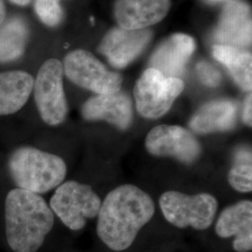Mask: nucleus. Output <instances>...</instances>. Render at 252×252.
Wrapping results in <instances>:
<instances>
[{
	"instance_id": "6",
	"label": "nucleus",
	"mask_w": 252,
	"mask_h": 252,
	"mask_svg": "<svg viewBox=\"0 0 252 252\" xmlns=\"http://www.w3.org/2000/svg\"><path fill=\"white\" fill-rule=\"evenodd\" d=\"M184 89L180 78H169L153 67L148 68L137 80L134 89L138 113L146 119L164 115Z\"/></svg>"
},
{
	"instance_id": "24",
	"label": "nucleus",
	"mask_w": 252,
	"mask_h": 252,
	"mask_svg": "<svg viewBox=\"0 0 252 252\" xmlns=\"http://www.w3.org/2000/svg\"><path fill=\"white\" fill-rule=\"evenodd\" d=\"M6 15V9H5V4L3 2V0H0V26L2 25L4 19Z\"/></svg>"
},
{
	"instance_id": "2",
	"label": "nucleus",
	"mask_w": 252,
	"mask_h": 252,
	"mask_svg": "<svg viewBox=\"0 0 252 252\" xmlns=\"http://www.w3.org/2000/svg\"><path fill=\"white\" fill-rule=\"evenodd\" d=\"M6 236L15 252H36L53 229L54 213L40 195L26 189L10 190L5 203Z\"/></svg>"
},
{
	"instance_id": "16",
	"label": "nucleus",
	"mask_w": 252,
	"mask_h": 252,
	"mask_svg": "<svg viewBox=\"0 0 252 252\" xmlns=\"http://www.w3.org/2000/svg\"><path fill=\"white\" fill-rule=\"evenodd\" d=\"M236 119V106L232 101H214L199 108L189 122L197 134H210L232 129Z\"/></svg>"
},
{
	"instance_id": "11",
	"label": "nucleus",
	"mask_w": 252,
	"mask_h": 252,
	"mask_svg": "<svg viewBox=\"0 0 252 252\" xmlns=\"http://www.w3.org/2000/svg\"><path fill=\"white\" fill-rule=\"evenodd\" d=\"M171 7V0H117L114 15L121 28L141 30L158 24Z\"/></svg>"
},
{
	"instance_id": "18",
	"label": "nucleus",
	"mask_w": 252,
	"mask_h": 252,
	"mask_svg": "<svg viewBox=\"0 0 252 252\" xmlns=\"http://www.w3.org/2000/svg\"><path fill=\"white\" fill-rule=\"evenodd\" d=\"M213 56L224 64L235 82L247 92L252 87V56L251 53L233 46L218 44L213 47Z\"/></svg>"
},
{
	"instance_id": "15",
	"label": "nucleus",
	"mask_w": 252,
	"mask_h": 252,
	"mask_svg": "<svg viewBox=\"0 0 252 252\" xmlns=\"http://www.w3.org/2000/svg\"><path fill=\"white\" fill-rule=\"evenodd\" d=\"M195 50V41L185 34H175L160 46L151 58V67L163 76L179 78Z\"/></svg>"
},
{
	"instance_id": "9",
	"label": "nucleus",
	"mask_w": 252,
	"mask_h": 252,
	"mask_svg": "<svg viewBox=\"0 0 252 252\" xmlns=\"http://www.w3.org/2000/svg\"><path fill=\"white\" fill-rule=\"evenodd\" d=\"M145 145L154 156L173 157L190 163L198 158L201 146L189 130L178 126H156L147 135Z\"/></svg>"
},
{
	"instance_id": "13",
	"label": "nucleus",
	"mask_w": 252,
	"mask_h": 252,
	"mask_svg": "<svg viewBox=\"0 0 252 252\" xmlns=\"http://www.w3.org/2000/svg\"><path fill=\"white\" fill-rule=\"evenodd\" d=\"M215 38L222 45L236 48L252 44V15L250 7L240 1H231L222 10Z\"/></svg>"
},
{
	"instance_id": "22",
	"label": "nucleus",
	"mask_w": 252,
	"mask_h": 252,
	"mask_svg": "<svg viewBox=\"0 0 252 252\" xmlns=\"http://www.w3.org/2000/svg\"><path fill=\"white\" fill-rule=\"evenodd\" d=\"M197 73L202 82L210 87H216L221 80L220 73L207 62H201L197 64Z\"/></svg>"
},
{
	"instance_id": "8",
	"label": "nucleus",
	"mask_w": 252,
	"mask_h": 252,
	"mask_svg": "<svg viewBox=\"0 0 252 252\" xmlns=\"http://www.w3.org/2000/svg\"><path fill=\"white\" fill-rule=\"evenodd\" d=\"M63 68V73L73 83L97 94L116 93L122 86L121 75L109 71L85 50H75L67 54Z\"/></svg>"
},
{
	"instance_id": "25",
	"label": "nucleus",
	"mask_w": 252,
	"mask_h": 252,
	"mask_svg": "<svg viewBox=\"0 0 252 252\" xmlns=\"http://www.w3.org/2000/svg\"><path fill=\"white\" fill-rule=\"evenodd\" d=\"M9 1L11 3L15 4V5H18V6H21V7H25V6H27L30 3L31 0H9Z\"/></svg>"
},
{
	"instance_id": "10",
	"label": "nucleus",
	"mask_w": 252,
	"mask_h": 252,
	"mask_svg": "<svg viewBox=\"0 0 252 252\" xmlns=\"http://www.w3.org/2000/svg\"><path fill=\"white\" fill-rule=\"evenodd\" d=\"M151 38L152 32L148 29L114 28L103 38L100 44V53L108 58L112 66L125 68L142 53Z\"/></svg>"
},
{
	"instance_id": "4",
	"label": "nucleus",
	"mask_w": 252,
	"mask_h": 252,
	"mask_svg": "<svg viewBox=\"0 0 252 252\" xmlns=\"http://www.w3.org/2000/svg\"><path fill=\"white\" fill-rule=\"evenodd\" d=\"M159 204L171 224L179 228L190 226L196 230H206L211 225L218 209L217 199L208 193L187 195L170 190L162 193Z\"/></svg>"
},
{
	"instance_id": "20",
	"label": "nucleus",
	"mask_w": 252,
	"mask_h": 252,
	"mask_svg": "<svg viewBox=\"0 0 252 252\" xmlns=\"http://www.w3.org/2000/svg\"><path fill=\"white\" fill-rule=\"evenodd\" d=\"M252 152L247 149L235 153L234 165L228 174V181L234 189L249 192L252 189Z\"/></svg>"
},
{
	"instance_id": "23",
	"label": "nucleus",
	"mask_w": 252,
	"mask_h": 252,
	"mask_svg": "<svg viewBox=\"0 0 252 252\" xmlns=\"http://www.w3.org/2000/svg\"><path fill=\"white\" fill-rule=\"evenodd\" d=\"M252 94H250L246 102H245V107H244V112H243V121L244 123L250 127H252Z\"/></svg>"
},
{
	"instance_id": "19",
	"label": "nucleus",
	"mask_w": 252,
	"mask_h": 252,
	"mask_svg": "<svg viewBox=\"0 0 252 252\" xmlns=\"http://www.w3.org/2000/svg\"><path fill=\"white\" fill-rule=\"evenodd\" d=\"M28 28L22 18L9 19L0 27V63L17 60L26 50Z\"/></svg>"
},
{
	"instance_id": "17",
	"label": "nucleus",
	"mask_w": 252,
	"mask_h": 252,
	"mask_svg": "<svg viewBox=\"0 0 252 252\" xmlns=\"http://www.w3.org/2000/svg\"><path fill=\"white\" fill-rule=\"evenodd\" d=\"M33 87L34 79L27 72L0 73V116L13 114L23 108Z\"/></svg>"
},
{
	"instance_id": "14",
	"label": "nucleus",
	"mask_w": 252,
	"mask_h": 252,
	"mask_svg": "<svg viewBox=\"0 0 252 252\" xmlns=\"http://www.w3.org/2000/svg\"><path fill=\"white\" fill-rule=\"evenodd\" d=\"M216 233L222 238L235 236L233 243L234 251H252V201H242L225 208L217 221Z\"/></svg>"
},
{
	"instance_id": "5",
	"label": "nucleus",
	"mask_w": 252,
	"mask_h": 252,
	"mask_svg": "<svg viewBox=\"0 0 252 252\" xmlns=\"http://www.w3.org/2000/svg\"><path fill=\"white\" fill-rule=\"evenodd\" d=\"M101 203L90 186L71 180L56 189L50 206L64 225L79 231L85 226L87 220L98 215Z\"/></svg>"
},
{
	"instance_id": "3",
	"label": "nucleus",
	"mask_w": 252,
	"mask_h": 252,
	"mask_svg": "<svg viewBox=\"0 0 252 252\" xmlns=\"http://www.w3.org/2000/svg\"><path fill=\"white\" fill-rule=\"evenodd\" d=\"M9 175L19 189L36 194L59 186L66 175V164L57 155L32 147H21L10 154Z\"/></svg>"
},
{
	"instance_id": "7",
	"label": "nucleus",
	"mask_w": 252,
	"mask_h": 252,
	"mask_svg": "<svg viewBox=\"0 0 252 252\" xmlns=\"http://www.w3.org/2000/svg\"><path fill=\"white\" fill-rule=\"evenodd\" d=\"M63 76V64L52 58L41 65L34 81L36 108L43 122L49 126L62 124L67 115Z\"/></svg>"
},
{
	"instance_id": "26",
	"label": "nucleus",
	"mask_w": 252,
	"mask_h": 252,
	"mask_svg": "<svg viewBox=\"0 0 252 252\" xmlns=\"http://www.w3.org/2000/svg\"><path fill=\"white\" fill-rule=\"evenodd\" d=\"M210 1H221V0H210Z\"/></svg>"
},
{
	"instance_id": "12",
	"label": "nucleus",
	"mask_w": 252,
	"mask_h": 252,
	"mask_svg": "<svg viewBox=\"0 0 252 252\" xmlns=\"http://www.w3.org/2000/svg\"><path fill=\"white\" fill-rule=\"evenodd\" d=\"M81 114L87 121H105L121 130H126L133 119L132 102L120 91L97 94L83 104Z\"/></svg>"
},
{
	"instance_id": "21",
	"label": "nucleus",
	"mask_w": 252,
	"mask_h": 252,
	"mask_svg": "<svg viewBox=\"0 0 252 252\" xmlns=\"http://www.w3.org/2000/svg\"><path fill=\"white\" fill-rule=\"evenodd\" d=\"M61 0H36L35 10L40 21L48 27L58 26L63 18Z\"/></svg>"
},
{
	"instance_id": "1",
	"label": "nucleus",
	"mask_w": 252,
	"mask_h": 252,
	"mask_svg": "<svg viewBox=\"0 0 252 252\" xmlns=\"http://www.w3.org/2000/svg\"><path fill=\"white\" fill-rule=\"evenodd\" d=\"M153 199L134 185L111 190L101 203L96 231L100 239L115 252L126 251L154 215Z\"/></svg>"
}]
</instances>
